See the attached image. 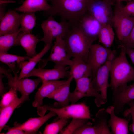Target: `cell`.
<instances>
[{
	"mask_svg": "<svg viewBox=\"0 0 134 134\" xmlns=\"http://www.w3.org/2000/svg\"><path fill=\"white\" fill-rule=\"evenodd\" d=\"M130 114L132 117V123L130 126V129L134 134V111L131 112Z\"/></svg>",
	"mask_w": 134,
	"mask_h": 134,
	"instance_id": "cell-39",
	"label": "cell"
},
{
	"mask_svg": "<svg viewBox=\"0 0 134 134\" xmlns=\"http://www.w3.org/2000/svg\"><path fill=\"white\" fill-rule=\"evenodd\" d=\"M111 61L107 62L101 67L92 77L94 88L101 94L105 103L107 101V89L109 84L108 80Z\"/></svg>",
	"mask_w": 134,
	"mask_h": 134,
	"instance_id": "cell-13",
	"label": "cell"
},
{
	"mask_svg": "<svg viewBox=\"0 0 134 134\" xmlns=\"http://www.w3.org/2000/svg\"><path fill=\"white\" fill-rule=\"evenodd\" d=\"M125 47L126 54L129 56L134 64V49L131 47Z\"/></svg>",
	"mask_w": 134,
	"mask_h": 134,
	"instance_id": "cell-37",
	"label": "cell"
},
{
	"mask_svg": "<svg viewBox=\"0 0 134 134\" xmlns=\"http://www.w3.org/2000/svg\"><path fill=\"white\" fill-rule=\"evenodd\" d=\"M86 3L88 13L102 25L113 26L114 12L110 2L106 0H87Z\"/></svg>",
	"mask_w": 134,
	"mask_h": 134,
	"instance_id": "cell-9",
	"label": "cell"
},
{
	"mask_svg": "<svg viewBox=\"0 0 134 134\" xmlns=\"http://www.w3.org/2000/svg\"><path fill=\"white\" fill-rule=\"evenodd\" d=\"M115 34L112 26L110 24L102 25L98 35L99 41L104 46L108 48L112 45Z\"/></svg>",
	"mask_w": 134,
	"mask_h": 134,
	"instance_id": "cell-27",
	"label": "cell"
},
{
	"mask_svg": "<svg viewBox=\"0 0 134 134\" xmlns=\"http://www.w3.org/2000/svg\"><path fill=\"white\" fill-rule=\"evenodd\" d=\"M72 60V64L69 66V77H72L75 81L85 77H92V70L88 63L78 57L73 58Z\"/></svg>",
	"mask_w": 134,
	"mask_h": 134,
	"instance_id": "cell-17",
	"label": "cell"
},
{
	"mask_svg": "<svg viewBox=\"0 0 134 134\" xmlns=\"http://www.w3.org/2000/svg\"><path fill=\"white\" fill-rule=\"evenodd\" d=\"M41 26L44 35L40 40L43 42L45 45L52 43V41L58 36L63 37L71 27L70 23L66 20H61L60 22H57L52 15H49L43 22Z\"/></svg>",
	"mask_w": 134,
	"mask_h": 134,
	"instance_id": "cell-8",
	"label": "cell"
},
{
	"mask_svg": "<svg viewBox=\"0 0 134 134\" xmlns=\"http://www.w3.org/2000/svg\"><path fill=\"white\" fill-rule=\"evenodd\" d=\"M66 80L42 81L41 86L35 94L32 106L38 108L42 106L43 99L64 83Z\"/></svg>",
	"mask_w": 134,
	"mask_h": 134,
	"instance_id": "cell-15",
	"label": "cell"
},
{
	"mask_svg": "<svg viewBox=\"0 0 134 134\" xmlns=\"http://www.w3.org/2000/svg\"><path fill=\"white\" fill-rule=\"evenodd\" d=\"M25 101L22 97L19 98L17 96L8 105L0 108V132L8 121L14 110Z\"/></svg>",
	"mask_w": 134,
	"mask_h": 134,
	"instance_id": "cell-26",
	"label": "cell"
},
{
	"mask_svg": "<svg viewBox=\"0 0 134 134\" xmlns=\"http://www.w3.org/2000/svg\"><path fill=\"white\" fill-rule=\"evenodd\" d=\"M0 73L4 75L8 79L7 84L10 88H12L21 94V97L25 101L29 99L30 94L36 89L42 80L39 78L36 79L22 78L18 79L17 75L14 77L10 73L9 70L0 67Z\"/></svg>",
	"mask_w": 134,
	"mask_h": 134,
	"instance_id": "cell-7",
	"label": "cell"
},
{
	"mask_svg": "<svg viewBox=\"0 0 134 134\" xmlns=\"http://www.w3.org/2000/svg\"><path fill=\"white\" fill-rule=\"evenodd\" d=\"M51 7L47 13L49 16L57 15L61 20L68 22L71 26L78 25L82 18L88 13L86 1L75 0H47Z\"/></svg>",
	"mask_w": 134,
	"mask_h": 134,
	"instance_id": "cell-2",
	"label": "cell"
},
{
	"mask_svg": "<svg viewBox=\"0 0 134 134\" xmlns=\"http://www.w3.org/2000/svg\"><path fill=\"white\" fill-rule=\"evenodd\" d=\"M30 58L27 56H20L0 52V61L7 65L9 69L13 72L14 75H17L21 69L20 66L22 63Z\"/></svg>",
	"mask_w": 134,
	"mask_h": 134,
	"instance_id": "cell-25",
	"label": "cell"
},
{
	"mask_svg": "<svg viewBox=\"0 0 134 134\" xmlns=\"http://www.w3.org/2000/svg\"><path fill=\"white\" fill-rule=\"evenodd\" d=\"M17 91L12 88H9V91L2 96L1 100L0 108L6 106L9 104L18 96Z\"/></svg>",
	"mask_w": 134,
	"mask_h": 134,
	"instance_id": "cell-32",
	"label": "cell"
},
{
	"mask_svg": "<svg viewBox=\"0 0 134 134\" xmlns=\"http://www.w3.org/2000/svg\"><path fill=\"white\" fill-rule=\"evenodd\" d=\"M51 5L47 0H25L16 11L23 13L44 11L47 13L51 10Z\"/></svg>",
	"mask_w": 134,
	"mask_h": 134,
	"instance_id": "cell-24",
	"label": "cell"
},
{
	"mask_svg": "<svg viewBox=\"0 0 134 134\" xmlns=\"http://www.w3.org/2000/svg\"><path fill=\"white\" fill-rule=\"evenodd\" d=\"M115 51L99 44H92L90 49L88 63L94 76L98 69L107 62L114 58Z\"/></svg>",
	"mask_w": 134,
	"mask_h": 134,
	"instance_id": "cell-11",
	"label": "cell"
},
{
	"mask_svg": "<svg viewBox=\"0 0 134 134\" xmlns=\"http://www.w3.org/2000/svg\"><path fill=\"white\" fill-rule=\"evenodd\" d=\"M79 24L83 31L90 36L96 39L102 24L91 15L88 13L81 19Z\"/></svg>",
	"mask_w": 134,
	"mask_h": 134,
	"instance_id": "cell-22",
	"label": "cell"
},
{
	"mask_svg": "<svg viewBox=\"0 0 134 134\" xmlns=\"http://www.w3.org/2000/svg\"><path fill=\"white\" fill-rule=\"evenodd\" d=\"M38 108L39 109L38 113H41L42 115L43 114H44L47 110L55 112L58 116L56 120L65 118L87 119L91 120L93 122L95 120V119L91 118L89 107L84 103L71 104L59 108H52L47 105H42Z\"/></svg>",
	"mask_w": 134,
	"mask_h": 134,
	"instance_id": "cell-5",
	"label": "cell"
},
{
	"mask_svg": "<svg viewBox=\"0 0 134 134\" xmlns=\"http://www.w3.org/2000/svg\"><path fill=\"white\" fill-rule=\"evenodd\" d=\"M106 110L110 116L108 122L111 129V134H128V121L117 116L115 113L114 107L113 105L109 106Z\"/></svg>",
	"mask_w": 134,
	"mask_h": 134,
	"instance_id": "cell-19",
	"label": "cell"
},
{
	"mask_svg": "<svg viewBox=\"0 0 134 134\" xmlns=\"http://www.w3.org/2000/svg\"><path fill=\"white\" fill-rule=\"evenodd\" d=\"M121 52L119 56L111 62L110 74L111 81L109 87L113 91L129 82H134V68L128 62L125 47L120 46Z\"/></svg>",
	"mask_w": 134,
	"mask_h": 134,
	"instance_id": "cell-3",
	"label": "cell"
},
{
	"mask_svg": "<svg viewBox=\"0 0 134 134\" xmlns=\"http://www.w3.org/2000/svg\"><path fill=\"white\" fill-rule=\"evenodd\" d=\"M113 91V105L116 115L123 110L126 104L134 100V83L129 86L125 84Z\"/></svg>",
	"mask_w": 134,
	"mask_h": 134,
	"instance_id": "cell-12",
	"label": "cell"
},
{
	"mask_svg": "<svg viewBox=\"0 0 134 134\" xmlns=\"http://www.w3.org/2000/svg\"><path fill=\"white\" fill-rule=\"evenodd\" d=\"M120 46L134 48V26L126 42L123 44L120 45Z\"/></svg>",
	"mask_w": 134,
	"mask_h": 134,
	"instance_id": "cell-35",
	"label": "cell"
},
{
	"mask_svg": "<svg viewBox=\"0 0 134 134\" xmlns=\"http://www.w3.org/2000/svg\"><path fill=\"white\" fill-rule=\"evenodd\" d=\"M127 104L130 106V108L124 112L123 115L125 117H127L131 112L134 111V100L129 102Z\"/></svg>",
	"mask_w": 134,
	"mask_h": 134,
	"instance_id": "cell-36",
	"label": "cell"
},
{
	"mask_svg": "<svg viewBox=\"0 0 134 134\" xmlns=\"http://www.w3.org/2000/svg\"><path fill=\"white\" fill-rule=\"evenodd\" d=\"M3 77L4 76L3 75V74L0 73V96H2L4 94V93L5 91V89L2 81V79Z\"/></svg>",
	"mask_w": 134,
	"mask_h": 134,
	"instance_id": "cell-38",
	"label": "cell"
},
{
	"mask_svg": "<svg viewBox=\"0 0 134 134\" xmlns=\"http://www.w3.org/2000/svg\"><path fill=\"white\" fill-rule=\"evenodd\" d=\"M20 15L21 32L32 33L36 24V17L34 12H26Z\"/></svg>",
	"mask_w": 134,
	"mask_h": 134,
	"instance_id": "cell-28",
	"label": "cell"
},
{
	"mask_svg": "<svg viewBox=\"0 0 134 134\" xmlns=\"http://www.w3.org/2000/svg\"><path fill=\"white\" fill-rule=\"evenodd\" d=\"M21 124L15 122L14 124L13 127H10L8 126L5 125L3 129L7 130V132L6 134H26L22 129L20 126Z\"/></svg>",
	"mask_w": 134,
	"mask_h": 134,
	"instance_id": "cell-33",
	"label": "cell"
},
{
	"mask_svg": "<svg viewBox=\"0 0 134 134\" xmlns=\"http://www.w3.org/2000/svg\"><path fill=\"white\" fill-rule=\"evenodd\" d=\"M110 2L113 5L115 4V1L114 0H106Z\"/></svg>",
	"mask_w": 134,
	"mask_h": 134,
	"instance_id": "cell-41",
	"label": "cell"
},
{
	"mask_svg": "<svg viewBox=\"0 0 134 134\" xmlns=\"http://www.w3.org/2000/svg\"><path fill=\"white\" fill-rule=\"evenodd\" d=\"M76 87L74 91L70 92L69 101L75 104L80 99L86 97H95V102L98 107L106 103L101 94L94 88L92 83V77H85L76 81Z\"/></svg>",
	"mask_w": 134,
	"mask_h": 134,
	"instance_id": "cell-6",
	"label": "cell"
},
{
	"mask_svg": "<svg viewBox=\"0 0 134 134\" xmlns=\"http://www.w3.org/2000/svg\"><path fill=\"white\" fill-rule=\"evenodd\" d=\"M20 25V14L15 11L8 10L0 19V35L17 31Z\"/></svg>",
	"mask_w": 134,
	"mask_h": 134,
	"instance_id": "cell-16",
	"label": "cell"
},
{
	"mask_svg": "<svg viewBox=\"0 0 134 134\" xmlns=\"http://www.w3.org/2000/svg\"><path fill=\"white\" fill-rule=\"evenodd\" d=\"M79 1H82V2H85L87 0H75Z\"/></svg>",
	"mask_w": 134,
	"mask_h": 134,
	"instance_id": "cell-42",
	"label": "cell"
},
{
	"mask_svg": "<svg viewBox=\"0 0 134 134\" xmlns=\"http://www.w3.org/2000/svg\"><path fill=\"white\" fill-rule=\"evenodd\" d=\"M73 79L72 77H68L66 82L61 85L46 98L57 101L62 107L68 105L69 94L71 82Z\"/></svg>",
	"mask_w": 134,
	"mask_h": 134,
	"instance_id": "cell-20",
	"label": "cell"
},
{
	"mask_svg": "<svg viewBox=\"0 0 134 134\" xmlns=\"http://www.w3.org/2000/svg\"><path fill=\"white\" fill-rule=\"evenodd\" d=\"M121 2L116 1L114 10L113 26L114 27L120 45L124 44L134 26V17L123 11Z\"/></svg>",
	"mask_w": 134,
	"mask_h": 134,
	"instance_id": "cell-4",
	"label": "cell"
},
{
	"mask_svg": "<svg viewBox=\"0 0 134 134\" xmlns=\"http://www.w3.org/2000/svg\"><path fill=\"white\" fill-rule=\"evenodd\" d=\"M57 115L53 111H50L47 114L38 117L31 118L23 123L20 126L26 134H35L39 128L51 117Z\"/></svg>",
	"mask_w": 134,
	"mask_h": 134,
	"instance_id": "cell-21",
	"label": "cell"
},
{
	"mask_svg": "<svg viewBox=\"0 0 134 134\" xmlns=\"http://www.w3.org/2000/svg\"><path fill=\"white\" fill-rule=\"evenodd\" d=\"M21 32L20 28L17 31L0 36V52L7 53L12 47L16 45L19 34Z\"/></svg>",
	"mask_w": 134,
	"mask_h": 134,
	"instance_id": "cell-29",
	"label": "cell"
},
{
	"mask_svg": "<svg viewBox=\"0 0 134 134\" xmlns=\"http://www.w3.org/2000/svg\"><path fill=\"white\" fill-rule=\"evenodd\" d=\"M40 40L32 33L21 32L17 37L16 45L21 46L26 52L27 56L31 58L37 54L36 48Z\"/></svg>",
	"mask_w": 134,
	"mask_h": 134,
	"instance_id": "cell-18",
	"label": "cell"
},
{
	"mask_svg": "<svg viewBox=\"0 0 134 134\" xmlns=\"http://www.w3.org/2000/svg\"><path fill=\"white\" fill-rule=\"evenodd\" d=\"M54 45L52 47L50 54L46 59H41V68H43L48 61H51L55 64L54 68L65 67L70 66L72 64L71 60L68 56L66 44L62 37H57Z\"/></svg>",
	"mask_w": 134,
	"mask_h": 134,
	"instance_id": "cell-10",
	"label": "cell"
},
{
	"mask_svg": "<svg viewBox=\"0 0 134 134\" xmlns=\"http://www.w3.org/2000/svg\"><path fill=\"white\" fill-rule=\"evenodd\" d=\"M67 119L65 118H60L57 121L47 125L43 134H57L60 133L67 124Z\"/></svg>",
	"mask_w": 134,
	"mask_h": 134,
	"instance_id": "cell-30",
	"label": "cell"
},
{
	"mask_svg": "<svg viewBox=\"0 0 134 134\" xmlns=\"http://www.w3.org/2000/svg\"><path fill=\"white\" fill-rule=\"evenodd\" d=\"M67 67L63 68H54L51 69L34 68L25 78L34 76L43 80H57L69 76V71Z\"/></svg>",
	"mask_w": 134,
	"mask_h": 134,
	"instance_id": "cell-14",
	"label": "cell"
},
{
	"mask_svg": "<svg viewBox=\"0 0 134 134\" xmlns=\"http://www.w3.org/2000/svg\"><path fill=\"white\" fill-rule=\"evenodd\" d=\"M115 2L116 1H119L120 2H121L122 1H126L128 2L134 1V0H114Z\"/></svg>",
	"mask_w": 134,
	"mask_h": 134,
	"instance_id": "cell-40",
	"label": "cell"
},
{
	"mask_svg": "<svg viewBox=\"0 0 134 134\" xmlns=\"http://www.w3.org/2000/svg\"><path fill=\"white\" fill-rule=\"evenodd\" d=\"M62 38L70 58L79 57L88 63L90 48L96 39L87 34L79 24L72 26Z\"/></svg>",
	"mask_w": 134,
	"mask_h": 134,
	"instance_id": "cell-1",
	"label": "cell"
},
{
	"mask_svg": "<svg viewBox=\"0 0 134 134\" xmlns=\"http://www.w3.org/2000/svg\"><path fill=\"white\" fill-rule=\"evenodd\" d=\"M52 43H49L45 45L42 49L38 54L30 58L28 61H24L21 66V71L18 77L20 80L25 78L26 76L34 68L37 63L41 59L43 56L50 49Z\"/></svg>",
	"mask_w": 134,
	"mask_h": 134,
	"instance_id": "cell-23",
	"label": "cell"
},
{
	"mask_svg": "<svg viewBox=\"0 0 134 134\" xmlns=\"http://www.w3.org/2000/svg\"><path fill=\"white\" fill-rule=\"evenodd\" d=\"M123 9L124 12L130 16H134V1L128 2Z\"/></svg>",
	"mask_w": 134,
	"mask_h": 134,
	"instance_id": "cell-34",
	"label": "cell"
},
{
	"mask_svg": "<svg viewBox=\"0 0 134 134\" xmlns=\"http://www.w3.org/2000/svg\"><path fill=\"white\" fill-rule=\"evenodd\" d=\"M89 120L80 118H72L69 125L63 129L59 134H73L77 130L88 122Z\"/></svg>",
	"mask_w": 134,
	"mask_h": 134,
	"instance_id": "cell-31",
	"label": "cell"
}]
</instances>
